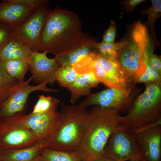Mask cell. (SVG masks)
<instances>
[{"label": "cell", "mask_w": 161, "mask_h": 161, "mask_svg": "<svg viewBox=\"0 0 161 161\" xmlns=\"http://www.w3.org/2000/svg\"><path fill=\"white\" fill-rule=\"evenodd\" d=\"M83 37L78 15L55 8L45 21L39 37V51H46L55 56L66 53L78 46Z\"/></svg>", "instance_id": "cell-1"}, {"label": "cell", "mask_w": 161, "mask_h": 161, "mask_svg": "<svg viewBox=\"0 0 161 161\" xmlns=\"http://www.w3.org/2000/svg\"><path fill=\"white\" fill-rule=\"evenodd\" d=\"M56 129L46 141V148L66 152L77 151L80 147L90 120L89 111L81 105L61 104Z\"/></svg>", "instance_id": "cell-2"}, {"label": "cell", "mask_w": 161, "mask_h": 161, "mask_svg": "<svg viewBox=\"0 0 161 161\" xmlns=\"http://www.w3.org/2000/svg\"><path fill=\"white\" fill-rule=\"evenodd\" d=\"M89 112L90 123L76 151L83 161H90L103 155L109 138L119 126L120 115L113 109L94 106Z\"/></svg>", "instance_id": "cell-3"}, {"label": "cell", "mask_w": 161, "mask_h": 161, "mask_svg": "<svg viewBox=\"0 0 161 161\" xmlns=\"http://www.w3.org/2000/svg\"><path fill=\"white\" fill-rule=\"evenodd\" d=\"M75 69L80 75L92 72L100 83L109 88L128 92L137 89L134 80L116 58L104 56L97 52L91 53L77 62Z\"/></svg>", "instance_id": "cell-4"}, {"label": "cell", "mask_w": 161, "mask_h": 161, "mask_svg": "<svg viewBox=\"0 0 161 161\" xmlns=\"http://www.w3.org/2000/svg\"><path fill=\"white\" fill-rule=\"evenodd\" d=\"M145 84L144 92L133 101L127 114L120 115L119 128L134 132L161 118V83Z\"/></svg>", "instance_id": "cell-5"}, {"label": "cell", "mask_w": 161, "mask_h": 161, "mask_svg": "<svg viewBox=\"0 0 161 161\" xmlns=\"http://www.w3.org/2000/svg\"><path fill=\"white\" fill-rule=\"evenodd\" d=\"M148 37L146 27L139 21L134 25L128 37L116 43V58L136 84L146 68Z\"/></svg>", "instance_id": "cell-6"}, {"label": "cell", "mask_w": 161, "mask_h": 161, "mask_svg": "<svg viewBox=\"0 0 161 161\" xmlns=\"http://www.w3.org/2000/svg\"><path fill=\"white\" fill-rule=\"evenodd\" d=\"M22 113L0 118V151L27 148L39 142L33 132L21 122Z\"/></svg>", "instance_id": "cell-7"}, {"label": "cell", "mask_w": 161, "mask_h": 161, "mask_svg": "<svg viewBox=\"0 0 161 161\" xmlns=\"http://www.w3.org/2000/svg\"><path fill=\"white\" fill-rule=\"evenodd\" d=\"M103 155L114 161L133 160L144 161L134 132L119 127L109 138L104 148Z\"/></svg>", "instance_id": "cell-8"}, {"label": "cell", "mask_w": 161, "mask_h": 161, "mask_svg": "<svg viewBox=\"0 0 161 161\" xmlns=\"http://www.w3.org/2000/svg\"><path fill=\"white\" fill-rule=\"evenodd\" d=\"M33 79L32 75L27 80L18 82L10 88L9 96L0 109V118L11 117L19 113H25L28 96L33 92L40 91L47 92H57L58 91V89L48 87L47 86V82L36 86H30L29 83Z\"/></svg>", "instance_id": "cell-9"}, {"label": "cell", "mask_w": 161, "mask_h": 161, "mask_svg": "<svg viewBox=\"0 0 161 161\" xmlns=\"http://www.w3.org/2000/svg\"><path fill=\"white\" fill-rule=\"evenodd\" d=\"M139 90L138 89L132 92H128L109 88L95 93H91L80 104L86 108L94 105L112 108L119 113L129 110Z\"/></svg>", "instance_id": "cell-10"}, {"label": "cell", "mask_w": 161, "mask_h": 161, "mask_svg": "<svg viewBox=\"0 0 161 161\" xmlns=\"http://www.w3.org/2000/svg\"><path fill=\"white\" fill-rule=\"evenodd\" d=\"M48 2L37 8L26 21L14 28V37L26 44L32 51L39 52L40 36L47 17L51 11L47 7Z\"/></svg>", "instance_id": "cell-11"}, {"label": "cell", "mask_w": 161, "mask_h": 161, "mask_svg": "<svg viewBox=\"0 0 161 161\" xmlns=\"http://www.w3.org/2000/svg\"><path fill=\"white\" fill-rule=\"evenodd\" d=\"M59 117L60 112L56 110L20 115L23 124L33 132L39 142H46L57 128Z\"/></svg>", "instance_id": "cell-12"}, {"label": "cell", "mask_w": 161, "mask_h": 161, "mask_svg": "<svg viewBox=\"0 0 161 161\" xmlns=\"http://www.w3.org/2000/svg\"><path fill=\"white\" fill-rule=\"evenodd\" d=\"M133 132L144 161H161V122Z\"/></svg>", "instance_id": "cell-13"}, {"label": "cell", "mask_w": 161, "mask_h": 161, "mask_svg": "<svg viewBox=\"0 0 161 161\" xmlns=\"http://www.w3.org/2000/svg\"><path fill=\"white\" fill-rule=\"evenodd\" d=\"M47 53L46 51L41 53L35 50L29 57V69L33 79L39 84L44 82L53 84L56 81V72L61 66L55 57L48 58Z\"/></svg>", "instance_id": "cell-14"}, {"label": "cell", "mask_w": 161, "mask_h": 161, "mask_svg": "<svg viewBox=\"0 0 161 161\" xmlns=\"http://www.w3.org/2000/svg\"><path fill=\"white\" fill-rule=\"evenodd\" d=\"M36 8L26 0H4L0 2V19L15 28L29 18Z\"/></svg>", "instance_id": "cell-15"}, {"label": "cell", "mask_w": 161, "mask_h": 161, "mask_svg": "<svg viewBox=\"0 0 161 161\" xmlns=\"http://www.w3.org/2000/svg\"><path fill=\"white\" fill-rule=\"evenodd\" d=\"M100 83L92 72L79 75L75 81L67 88L71 93V104H75L83 96L89 95L91 93V89L97 87Z\"/></svg>", "instance_id": "cell-16"}, {"label": "cell", "mask_w": 161, "mask_h": 161, "mask_svg": "<svg viewBox=\"0 0 161 161\" xmlns=\"http://www.w3.org/2000/svg\"><path fill=\"white\" fill-rule=\"evenodd\" d=\"M32 51L26 44L13 37L0 49V60L4 62L28 59Z\"/></svg>", "instance_id": "cell-17"}, {"label": "cell", "mask_w": 161, "mask_h": 161, "mask_svg": "<svg viewBox=\"0 0 161 161\" xmlns=\"http://www.w3.org/2000/svg\"><path fill=\"white\" fill-rule=\"evenodd\" d=\"M96 42L84 37L79 45L69 52L55 56L59 64L62 66H72L83 58L97 52Z\"/></svg>", "instance_id": "cell-18"}, {"label": "cell", "mask_w": 161, "mask_h": 161, "mask_svg": "<svg viewBox=\"0 0 161 161\" xmlns=\"http://www.w3.org/2000/svg\"><path fill=\"white\" fill-rule=\"evenodd\" d=\"M46 146V142L43 141L27 148L0 151V161H32Z\"/></svg>", "instance_id": "cell-19"}, {"label": "cell", "mask_w": 161, "mask_h": 161, "mask_svg": "<svg viewBox=\"0 0 161 161\" xmlns=\"http://www.w3.org/2000/svg\"><path fill=\"white\" fill-rule=\"evenodd\" d=\"M5 69L12 78L18 82H22L27 71L29 69V58L3 62Z\"/></svg>", "instance_id": "cell-20"}, {"label": "cell", "mask_w": 161, "mask_h": 161, "mask_svg": "<svg viewBox=\"0 0 161 161\" xmlns=\"http://www.w3.org/2000/svg\"><path fill=\"white\" fill-rule=\"evenodd\" d=\"M41 154L45 161H83L76 151L66 152L44 148Z\"/></svg>", "instance_id": "cell-21"}, {"label": "cell", "mask_w": 161, "mask_h": 161, "mask_svg": "<svg viewBox=\"0 0 161 161\" xmlns=\"http://www.w3.org/2000/svg\"><path fill=\"white\" fill-rule=\"evenodd\" d=\"M18 82L16 79L8 74L3 62L0 60V109L9 96V89Z\"/></svg>", "instance_id": "cell-22"}, {"label": "cell", "mask_w": 161, "mask_h": 161, "mask_svg": "<svg viewBox=\"0 0 161 161\" xmlns=\"http://www.w3.org/2000/svg\"><path fill=\"white\" fill-rule=\"evenodd\" d=\"M151 6L147 9H144L142 13L143 15L146 14L148 16V20L146 22V24L149 26L155 44L157 47H158L159 44L155 36L154 26L156 20L161 16V1L151 0Z\"/></svg>", "instance_id": "cell-23"}, {"label": "cell", "mask_w": 161, "mask_h": 161, "mask_svg": "<svg viewBox=\"0 0 161 161\" xmlns=\"http://www.w3.org/2000/svg\"><path fill=\"white\" fill-rule=\"evenodd\" d=\"M79 75L72 66H62L56 72V81L61 87L67 88L75 81Z\"/></svg>", "instance_id": "cell-24"}, {"label": "cell", "mask_w": 161, "mask_h": 161, "mask_svg": "<svg viewBox=\"0 0 161 161\" xmlns=\"http://www.w3.org/2000/svg\"><path fill=\"white\" fill-rule=\"evenodd\" d=\"M59 103L57 98L50 96L40 95L31 113L35 114L56 110Z\"/></svg>", "instance_id": "cell-25"}, {"label": "cell", "mask_w": 161, "mask_h": 161, "mask_svg": "<svg viewBox=\"0 0 161 161\" xmlns=\"http://www.w3.org/2000/svg\"><path fill=\"white\" fill-rule=\"evenodd\" d=\"M95 47L97 52L105 57L116 58L117 55V43H108L102 41L96 42Z\"/></svg>", "instance_id": "cell-26"}, {"label": "cell", "mask_w": 161, "mask_h": 161, "mask_svg": "<svg viewBox=\"0 0 161 161\" xmlns=\"http://www.w3.org/2000/svg\"><path fill=\"white\" fill-rule=\"evenodd\" d=\"M146 68L144 73L138 79L136 83L145 84L152 83H161V75L153 69L145 60Z\"/></svg>", "instance_id": "cell-27"}, {"label": "cell", "mask_w": 161, "mask_h": 161, "mask_svg": "<svg viewBox=\"0 0 161 161\" xmlns=\"http://www.w3.org/2000/svg\"><path fill=\"white\" fill-rule=\"evenodd\" d=\"M14 37V28L0 19V49Z\"/></svg>", "instance_id": "cell-28"}, {"label": "cell", "mask_w": 161, "mask_h": 161, "mask_svg": "<svg viewBox=\"0 0 161 161\" xmlns=\"http://www.w3.org/2000/svg\"><path fill=\"white\" fill-rule=\"evenodd\" d=\"M116 29L115 21H112L103 35L102 41L108 43H114Z\"/></svg>", "instance_id": "cell-29"}, {"label": "cell", "mask_w": 161, "mask_h": 161, "mask_svg": "<svg viewBox=\"0 0 161 161\" xmlns=\"http://www.w3.org/2000/svg\"><path fill=\"white\" fill-rule=\"evenodd\" d=\"M146 61L150 67L159 74L161 75V58L160 56L151 53Z\"/></svg>", "instance_id": "cell-30"}, {"label": "cell", "mask_w": 161, "mask_h": 161, "mask_svg": "<svg viewBox=\"0 0 161 161\" xmlns=\"http://www.w3.org/2000/svg\"><path fill=\"white\" fill-rule=\"evenodd\" d=\"M145 1L144 0H128L123 2L124 8L128 11L131 12L134 10L135 7L139 4Z\"/></svg>", "instance_id": "cell-31"}, {"label": "cell", "mask_w": 161, "mask_h": 161, "mask_svg": "<svg viewBox=\"0 0 161 161\" xmlns=\"http://www.w3.org/2000/svg\"><path fill=\"white\" fill-rule=\"evenodd\" d=\"M90 161H114L112 159L103 155L96 158Z\"/></svg>", "instance_id": "cell-32"}, {"label": "cell", "mask_w": 161, "mask_h": 161, "mask_svg": "<svg viewBox=\"0 0 161 161\" xmlns=\"http://www.w3.org/2000/svg\"><path fill=\"white\" fill-rule=\"evenodd\" d=\"M32 161H45L41 154Z\"/></svg>", "instance_id": "cell-33"}, {"label": "cell", "mask_w": 161, "mask_h": 161, "mask_svg": "<svg viewBox=\"0 0 161 161\" xmlns=\"http://www.w3.org/2000/svg\"><path fill=\"white\" fill-rule=\"evenodd\" d=\"M128 161H143L142 160H130Z\"/></svg>", "instance_id": "cell-34"}]
</instances>
